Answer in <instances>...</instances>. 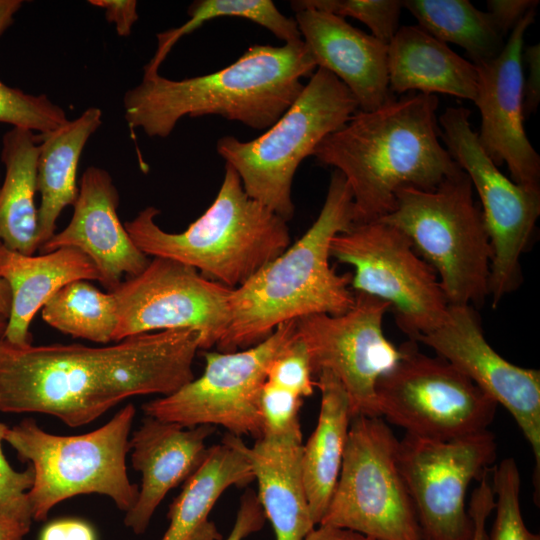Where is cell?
Listing matches in <instances>:
<instances>
[{
	"label": "cell",
	"instance_id": "obj_11",
	"mask_svg": "<svg viewBox=\"0 0 540 540\" xmlns=\"http://www.w3.org/2000/svg\"><path fill=\"white\" fill-rule=\"evenodd\" d=\"M410 340L401 359L375 386L380 417L418 437L450 440L488 429L497 404L442 357Z\"/></svg>",
	"mask_w": 540,
	"mask_h": 540
},
{
	"label": "cell",
	"instance_id": "obj_30",
	"mask_svg": "<svg viewBox=\"0 0 540 540\" xmlns=\"http://www.w3.org/2000/svg\"><path fill=\"white\" fill-rule=\"evenodd\" d=\"M41 316L63 334L101 344L113 342L117 327L113 293L103 292L85 280L59 289L42 307Z\"/></svg>",
	"mask_w": 540,
	"mask_h": 540
},
{
	"label": "cell",
	"instance_id": "obj_6",
	"mask_svg": "<svg viewBox=\"0 0 540 540\" xmlns=\"http://www.w3.org/2000/svg\"><path fill=\"white\" fill-rule=\"evenodd\" d=\"M135 415L129 403L103 426L73 436L48 433L33 418L8 428L4 441L33 469L27 492L33 520L45 521L58 503L84 494L110 497L124 512L133 507L139 487L128 477L126 457Z\"/></svg>",
	"mask_w": 540,
	"mask_h": 540
},
{
	"label": "cell",
	"instance_id": "obj_17",
	"mask_svg": "<svg viewBox=\"0 0 540 540\" xmlns=\"http://www.w3.org/2000/svg\"><path fill=\"white\" fill-rule=\"evenodd\" d=\"M497 405L505 407L529 443L535 459L534 486L539 496L540 372L510 363L499 355L483 334L470 305H449L442 323L420 337Z\"/></svg>",
	"mask_w": 540,
	"mask_h": 540
},
{
	"label": "cell",
	"instance_id": "obj_18",
	"mask_svg": "<svg viewBox=\"0 0 540 540\" xmlns=\"http://www.w3.org/2000/svg\"><path fill=\"white\" fill-rule=\"evenodd\" d=\"M530 10L511 30L501 53L475 65L477 95L474 103L481 115L478 141L496 166L505 163L512 181L540 190V156L530 143L523 125L524 35L535 21Z\"/></svg>",
	"mask_w": 540,
	"mask_h": 540
},
{
	"label": "cell",
	"instance_id": "obj_28",
	"mask_svg": "<svg viewBox=\"0 0 540 540\" xmlns=\"http://www.w3.org/2000/svg\"><path fill=\"white\" fill-rule=\"evenodd\" d=\"M37 134L12 128L2 138L5 177L0 185V242L25 255L39 249L37 191Z\"/></svg>",
	"mask_w": 540,
	"mask_h": 540
},
{
	"label": "cell",
	"instance_id": "obj_19",
	"mask_svg": "<svg viewBox=\"0 0 540 540\" xmlns=\"http://www.w3.org/2000/svg\"><path fill=\"white\" fill-rule=\"evenodd\" d=\"M118 205L119 193L109 172L89 166L82 174L70 222L39 250H80L94 263L98 282L113 291L123 280L141 273L150 261L121 223Z\"/></svg>",
	"mask_w": 540,
	"mask_h": 540
},
{
	"label": "cell",
	"instance_id": "obj_13",
	"mask_svg": "<svg viewBox=\"0 0 540 540\" xmlns=\"http://www.w3.org/2000/svg\"><path fill=\"white\" fill-rule=\"evenodd\" d=\"M470 110L448 107L439 117L446 149L468 175L480 201L492 248L489 295L493 307L520 284V257L540 215V190L508 179L482 149Z\"/></svg>",
	"mask_w": 540,
	"mask_h": 540
},
{
	"label": "cell",
	"instance_id": "obj_38",
	"mask_svg": "<svg viewBox=\"0 0 540 540\" xmlns=\"http://www.w3.org/2000/svg\"><path fill=\"white\" fill-rule=\"evenodd\" d=\"M265 518L257 496L252 491H247L241 498L235 523L226 540L245 539L263 527Z\"/></svg>",
	"mask_w": 540,
	"mask_h": 540
},
{
	"label": "cell",
	"instance_id": "obj_47",
	"mask_svg": "<svg viewBox=\"0 0 540 540\" xmlns=\"http://www.w3.org/2000/svg\"><path fill=\"white\" fill-rule=\"evenodd\" d=\"M11 309V292L7 283L0 278V318L8 320Z\"/></svg>",
	"mask_w": 540,
	"mask_h": 540
},
{
	"label": "cell",
	"instance_id": "obj_41",
	"mask_svg": "<svg viewBox=\"0 0 540 540\" xmlns=\"http://www.w3.org/2000/svg\"><path fill=\"white\" fill-rule=\"evenodd\" d=\"M92 6L105 11L106 20L113 23L119 36L127 37L138 20L135 0H90Z\"/></svg>",
	"mask_w": 540,
	"mask_h": 540
},
{
	"label": "cell",
	"instance_id": "obj_34",
	"mask_svg": "<svg viewBox=\"0 0 540 540\" xmlns=\"http://www.w3.org/2000/svg\"><path fill=\"white\" fill-rule=\"evenodd\" d=\"M68 120L63 108L45 94H28L0 80L1 123L44 134L61 127Z\"/></svg>",
	"mask_w": 540,
	"mask_h": 540
},
{
	"label": "cell",
	"instance_id": "obj_44",
	"mask_svg": "<svg viewBox=\"0 0 540 540\" xmlns=\"http://www.w3.org/2000/svg\"><path fill=\"white\" fill-rule=\"evenodd\" d=\"M304 540H374L363 534L327 525H317Z\"/></svg>",
	"mask_w": 540,
	"mask_h": 540
},
{
	"label": "cell",
	"instance_id": "obj_23",
	"mask_svg": "<svg viewBox=\"0 0 540 540\" xmlns=\"http://www.w3.org/2000/svg\"><path fill=\"white\" fill-rule=\"evenodd\" d=\"M0 278L11 292V309L2 338L32 344L31 322L63 286L78 280H99L98 271L83 252L63 247L39 255H25L0 242Z\"/></svg>",
	"mask_w": 540,
	"mask_h": 540
},
{
	"label": "cell",
	"instance_id": "obj_1",
	"mask_svg": "<svg viewBox=\"0 0 540 540\" xmlns=\"http://www.w3.org/2000/svg\"><path fill=\"white\" fill-rule=\"evenodd\" d=\"M202 336L157 331L112 345H14L0 338V412L41 413L87 425L127 398L170 395L194 379Z\"/></svg>",
	"mask_w": 540,
	"mask_h": 540
},
{
	"label": "cell",
	"instance_id": "obj_22",
	"mask_svg": "<svg viewBox=\"0 0 540 540\" xmlns=\"http://www.w3.org/2000/svg\"><path fill=\"white\" fill-rule=\"evenodd\" d=\"M230 438L247 458L258 483V501L276 540H304L313 522L302 475V433L262 436L252 447Z\"/></svg>",
	"mask_w": 540,
	"mask_h": 540
},
{
	"label": "cell",
	"instance_id": "obj_35",
	"mask_svg": "<svg viewBox=\"0 0 540 540\" xmlns=\"http://www.w3.org/2000/svg\"><path fill=\"white\" fill-rule=\"evenodd\" d=\"M8 426L0 422V513L30 530L32 514L27 492L32 487L34 473L29 465L24 471L15 470L3 450Z\"/></svg>",
	"mask_w": 540,
	"mask_h": 540
},
{
	"label": "cell",
	"instance_id": "obj_43",
	"mask_svg": "<svg viewBox=\"0 0 540 540\" xmlns=\"http://www.w3.org/2000/svg\"><path fill=\"white\" fill-rule=\"evenodd\" d=\"M39 540H97L92 526L74 518L58 519L47 524Z\"/></svg>",
	"mask_w": 540,
	"mask_h": 540
},
{
	"label": "cell",
	"instance_id": "obj_15",
	"mask_svg": "<svg viewBox=\"0 0 540 540\" xmlns=\"http://www.w3.org/2000/svg\"><path fill=\"white\" fill-rule=\"evenodd\" d=\"M231 288L181 262L153 257L136 276L113 291L117 327L113 342L140 334L195 329L201 349L217 345L230 322Z\"/></svg>",
	"mask_w": 540,
	"mask_h": 540
},
{
	"label": "cell",
	"instance_id": "obj_5",
	"mask_svg": "<svg viewBox=\"0 0 540 540\" xmlns=\"http://www.w3.org/2000/svg\"><path fill=\"white\" fill-rule=\"evenodd\" d=\"M160 211L148 206L124 227L146 255L172 259L236 289L281 255L291 242L287 221L250 198L234 168L225 172L209 208L183 232L164 231Z\"/></svg>",
	"mask_w": 540,
	"mask_h": 540
},
{
	"label": "cell",
	"instance_id": "obj_16",
	"mask_svg": "<svg viewBox=\"0 0 540 540\" xmlns=\"http://www.w3.org/2000/svg\"><path fill=\"white\" fill-rule=\"evenodd\" d=\"M354 293V305L341 315L315 314L297 319L296 336L306 347L313 376L327 370L341 382L352 418L379 416L376 383L401 359L402 350L383 332L389 304Z\"/></svg>",
	"mask_w": 540,
	"mask_h": 540
},
{
	"label": "cell",
	"instance_id": "obj_4",
	"mask_svg": "<svg viewBox=\"0 0 540 540\" xmlns=\"http://www.w3.org/2000/svg\"><path fill=\"white\" fill-rule=\"evenodd\" d=\"M354 223L353 197L334 170L322 209L309 229L230 295V322L220 352L252 347L282 323L315 314L341 315L355 302L352 274L329 264L330 244Z\"/></svg>",
	"mask_w": 540,
	"mask_h": 540
},
{
	"label": "cell",
	"instance_id": "obj_32",
	"mask_svg": "<svg viewBox=\"0 0 540 540\" xmlns=\"http://www.w3.org/2000/svg\"><path fill=\"white\" fill-rule=\"evenodd\" d=\"M492 490L495 519L488 540H540L526 527L522 516L521 477L514 458H505L494 467Z\"/></svg>",
	"mask_w": 540,
	"mask_h": 540
},
{
	"label": "cell",
	"instance_id": "obj_12",
	"mask_svg": "<svg viewBox=\"0 0 540 540\" xmlns=\"http://www.w3.org/2000/svg\"><path fill=\"white\" fill-rule=\"evenodd\" d=\"M296 320L280 324L262 342L233 352H204L200 377L176 392L146 402V416L179 424L222 426L228 433L263 434L260 396L273 359L294 339Z\"/></svg>",
	"mask_w": 540,
	"mask_h": 540
},
{
	"label": "cell",
	"instance_id": "obj_14",
	"mask_svg": "<svg viewBox=\"0 0 540 540\" xmlns=\"http://www.w3.org/2000/svg\"><path fill=\"white\" fill-rule=\"evenodd\" d=\"M496 454V440L488 429L450 440L407 433L399 440V468L423 540H472L467 490L472 481L486 476Z\"/></svg>",
	"mask_w": 540,
	"mask_h": 540
},
{
	"label": "cell",
	"instance_id": "obj_29",
	"mask_svg": "<svg viewBox=\"0 0 540 540\" xmlns=\"http://www.w3.org/2000/svg\"><path fill=\"white\" fill-rule=\"evenodd\" d=\"M418 25L444 43L463 48L474 65L490 61L503 50L505 35L488 12L468 0H405Z\"/></svg>",
	"mask_w": 540,
	"mask_h": 540
},
{
	"label": "cell",
	"instance_id": "obj_26",
	"mask_svg": "<svg viewBox=\"0 0 540 540\" xmlns=\"http://www.w3.org/2000/svg\"><path fill=\"white\" fill-rule=\"evenodd\" d=\"M102 124V111L87 108L79 117L61 127L37 134V191L39 248L54 234L56 222L65 207L75 203L79 187L76 184L81 154L89 138Z\"/></svg>",
	"mask_w": 540,
	"mask_h": 540
},
{
	"label": "cell",
	"instance_id": "obj_37",
	"mask_svg": "<svg viewBox=\"0 0 540 540\" xmlns=\"http://www.w3.org/2000/svg\"><path fill=\"white\" fill-rule=\"evenodd\" d=\"M302 402L303 399L293 392L266 381L260 396L262 436L277 437L302 433L299 423Z\"/></svg>",
	"mask_w": 540,
	"mask_h": 540
},
{
	"label": "cell",
	"instance_id": "obj_42",
	"mask_svg": "<svg viewBox=\"0 0 540 540\" xmlns=\"http://www.w3.org/2000/svg\"><path fill=\"white\" fill-rule=\"evenodd\" d=\"M522 60L527 65V79L523 82V109L525 113L537 110L540 102V45L527 46L522 51Z\"/></svg>",
	"mask_w": 540,
	"mask_h": 540
},
{
	"label": "cell",
	"instance_id": "obj_31",
	"mask_svg": "<svg viewBox=\"0 0 540 540\" xmlns=\"http://www.w3.org/2000/svg\"><path fill=\"white\" fill-rule=\"evenodd\" d=\"M187 13L189 20L183 25L157 35V50L144 67V74L158 73L160 64L181 37L219 17L250 20L285 43L302 39L295 19L283 15L271 0H197L189 6Z\"/></svg>",
	"mask_w": 540,
	"mask_h": 540
},
{
	"label": "cell",
	"instance_id": "obj_8",
	"mask_svg": "<svg viewBox=\"0 0 540 540\" xmlns=\"http://www.w3.org/2000/svg\"><path fill=\"white\" fill-rule=\"evenodd\" d=\"M358 110L350 90L317 67L286 112L259 137L218 140L216 150L239 175L246 194L289 221L295 207L292 182L300 163Z\"/></svg>",
	"mask_w": 540,
	"mask_h": 540
},
{
	"label": "cell",
	"instance_id": "obj_27",
	"mask_svg": "<svg viewBox=\"0 0 540 540\" xmlns=\"http://www.w3.org/2000/svg\"><path fill=\"white\" fill-rule=\"evenodd\" d=\"M321 393L316 427L303 444L301 466L309 508L317 526L333 495L352 419L347 393L331 372L316 375Z\"/></svg>",
	"mask_w": 540,
	"mask_h": 540
},
{
	"label": "cell",
	"instance_id": "obj_9",
	"mask_svg": "<svg viewBox=\"0 0 540 540\" xmlns=\"http://www.w3.org/2000/svg\"><path fill=\"white\" fill-rule=\"evenodd\" d=\"M399 440L380 416L351 419L340 474L318 525L374 540H423L398 463Z\"/></svg>",
	"mask_w": 540,
	"mask_h": 540
},
{
	"label": "cell",
	"instance_id": "obj_46",
	"mask_svg": "<svg viewBox=\"0 0 540 540\" xmlns=\"http://www.w3.org/2000/svg\"><path fill=\"white\" fill-rule=\"evenodd\" d=\"M22 4L21 0H0V35L13 23Z\"/></svg>",
	"mask_w": 540,
	"mask_h": 540
},
{
	"label": "cell",
	"instance_id": "obj_40",
	"mask_svg": "<svg viewBox=\"0 0 540 540\" xmlns=\"http://www.w3.org/2000/svg\"><path fill=\"white\" fill-rule=\"evenodd\" d=\"M538 4L537 0H488L487 12L506 36L530 10L536 9Z\"/></svg>",
	"mask_w": 540,
	"mask_h": 540
},
{
	"label": "cell",
	"instance_id": "obj_20",
	"mask_svg": "<svg viewBox=\"0 0 540 540\" xmlns=\"http://www.w3.org/2000/svg\"><path fill=\"white\" fill-rule=\"evenodd\" d=\"M295 21L317 67L350 90L359 111L375 110L395 97L389 88L388 44L344 18L311 8L295 11Z\"/></svg>",
	"mask_w": 540,
	"mask_h": 540
},
{
	"label": "cell",
	"instance_id": "obj_39",
	"mask_svg": "<svg viewBox=\"0 0 540 540\" xmlns=\"http://www.w3.org/2000/svg\"><path fill=\"white\" fill-rule=\"evenodd\" d=\"M494 509L492 485L483 477L474 489L468 513L473 522L472 540H488L486 521Z\"/></svg>",
	"mask_w": 540,
	"mask_h": 540
},
{
	"label": "cell",
	"instance_id": "obj_21",
	"mask_svg": "<svg viewBox=\"0 0 540 540\" xmlns=\"http://www.w3.org/2000/svg\"><path fill=\"white\" fill-rule=\"evenodd\" d=\"M214 426L185 428L146 416L130 436L131 463L142 475L137 500L126 512L124 524L143 534L166 494L184 483L202 463L206 440Z\"/></svg>",
	"mask_w": 540,
	"mask_h": 540
},
{
	"label": "cell",
	"instance_id": "obj_10",
	"mask_svg": "<svg viewBox=\"0 0 540 540\" xmlns=\"http://www.w3.org/2000/svg\"><path fill=\"white\" fill-rule=\"evenodd\" d=\"M330 257L354 268V292L389 304L410 340L417 342L444 320L449 305L436 272L393 225L381 220L353 223L332 239Z\"/></svg>",
	"mask_w": 540,
	"mask_h": 540
},
{
	"label": "cell",
	"instance_id": "obj_45",
	"mask_svg": "<svg viewBox=\"0 0 540 540\" xmlns=\"http://www.w3.org/2000/svg\"><path fill=\"white\" fill-rule=\"evenodd\" d=\"M28 532L18 522L0 513V540H23Z\"/></svg>",
	"mask_w": 540,
	"mask_h": 540
},
{
	"label": "cell",
	"instance_id": "obj_7",
	"mask_svg": "<svg viewBox=\"0 0 540 540\" xmlns=\"http://www.w3.org/2000/svg\"><path fill=\"white\" fill-rule=\"evenodd\" d=\"M400 229L436 272L448 305L484 303L492 248L468 175L460 169L434 190L404 188L380 219Z\"/></svg>",
	"mask_w": 540,
	"mask_h": 540
},
{
	"label": "cell",
	"instance_id": "obj_2",
	"mask_svg": "<svg viewBox=\"0 0 540 540\" xmlns=\"http://www.w3.org/2000/svg\"><path fill=\"white\" fill-rule=\"evenodd\" d=\"M436 95L410 92L372 111H358L325 137L313 156L345 178L354 223L380 220L404 188L434 190L461 168L439 137Z\"/></svg>",
	"mask_w": 540,
	"mask_h": 540
},
{
	"label": "cell",
	"instance_id": "obj_25",
	"mask_svg": "<svg viewBox=\"0 0 540 540\" xmlns=\"http://www.w3.org/2000/svg\"><path fill=\"white\" fill-rule=\"evenodd\" d=\"M254 480L252 468L226 434L220 444L207 449L200 466L185 480L169 506V526L161 540H220L209 514L230 487H244Z\"/></svg>",
	"mask_w": 540,
	"mask_h": 540
},
{
	"label": "cell",
	"instance_id": "obj_48",
	"mask_svg": "<svg viewBox=\"0 0 540 540\" xmlns=\"http://www.w3.org/2000/svg\"><path fill=\"white\" fill-rule=\"evenodd\" d=\"M6 325H7V320H4V319L0 318V338H2V336L4 334V331L6 329Z\"/></svg>",
	"mask_w": 540,
	"mask_h": 540
},
{
	"label": "cell",
	"instance_id": "obj_24",
	"mask_svg": "<svg viewBox=\"0 0 540 540\" xmlns=\"http://www.w3.org/2000/svg\"><path fill=\"white\" fill-rule=\"evenodd\" d=\"M390 91L448 94L474 102L475 65L455 53L419 25L402 26L388 44Z\"/></svg>",
	"mask_w": 540,
	"mask_h": 540
},
{
	"label": "cell",
	"instance_id": "obj_3",
	"mask_svg": "<svg viewBox=\"0 0 540 540\" xmlns=\"http://www.w3.org/2000/svg\"><path fill=\"white\" fill-rule=\"evenodd\" d=\"M317 65L303 40L255 44L211 74L171 80L144 74L124 94V118L149 137L165 138L185 117L218 115L253 129L271 127L293 104Z\"/></svg>",
	"mask_w": 540,
	"mask_h": 540
},
{
	"label": "cell",
	"instance_id": "obj_33",
	"mask_svg": "<svg viewBox=\"0 0 540 540\" xmlns=\"http://www.w3.org/2000/svg\"><path fill=\"white\" fill-rule=\"evenodd\" d=\"M297 11L311 8L341 18L352 17L365 24L371 35L389 44L399 26L403 2L399 0H298L291 1Z\"/></svg>",
	"mask_w": 540,
	"mask_h": 540
},
{
	"label": "cell",
	"instance_id": "obj_36",
	"mask_svg": "<svg viewBox=\"0 0 540 540\" xmlns=\"http://www.w3.org/2000/svg\"><path fill=\"white\" fill-rule=\"evenodd\" d=\"M313 377L306 347L295 334L294 339L269 365L266 381L289 390L303 399L314 392Z\"/></svg>",
	"mask_w": 540,
	"mask_h": 540
}]
</instances>
